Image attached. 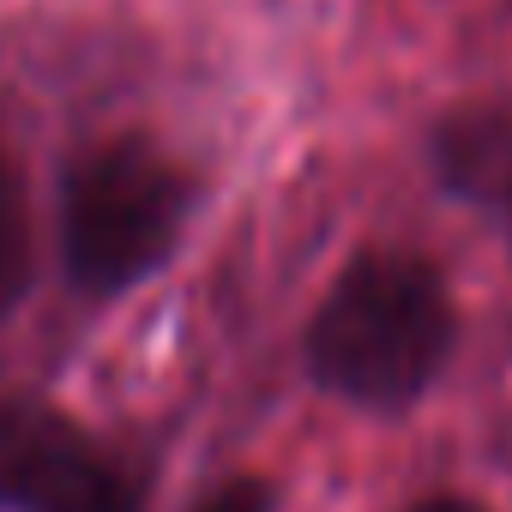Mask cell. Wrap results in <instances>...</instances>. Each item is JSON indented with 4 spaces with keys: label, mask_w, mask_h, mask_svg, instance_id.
<instances>
[{
    "label": "cell",
    "mask_w": 512,
    "mask_h": 512,
    "mask_svg": "<svg viewBox=\"0 0 512 512\" xmlns=\"http://www.w3.org/2000/svg\"><path fill=\"white\" fill-rule=\"evenodd\" d=\"M193 211V181L151 139L91 145L67 169L61 193V253L85 296H121L151 278Z\"/></svg>",
    "instance_id": "7a4b0ae2"
},
{
    "label": "cell",
    "mask_w": 512,
    "mask_h": 512,
    "mask_svg": "<svg viewBox=\"0 0 512 512\" xmlns=\"http://www.w3.org/2000/svg\"><path fill=\"white\" fill-rule=\"evenodd\" d=\"M0 506L7 512H139L121 458L49 404H0Z\"/></svg>",
    "instance_id": "3957f363"
},
{
    "label": "cell",
    "mask_w": 512,
    "mask_h": 512,
    "mask_svg": "<svg viewBox=\"0 0 512 512\" xmlns=\"http://www.w3.org/2000/svg\"><path fill=\"white\" fill-rule=\"evenodd\" d=\"M199 512H272V488L253 482V476H241V482H223Z\"/></svg>",
    "instance_id": "8992f818"
},
{
    "label": "cell",
    "mask_w": 512,
    "mask_h": 512,
    "mask_svg": "<svg viewBox=\"0 0 512 512\" xmlns=\"http://www.w3.org/2000/svg\"><path fill=\"white\" fill-rule=\"evenodd\" d=\"M434 181L512 235V109L506 103H458L434 121L428 139Z\"/></svg>",
    "instance_id": "277c9868"
},
{
    "label": "cell",
    "mask_w": 512,
    "mask_h": 512,
    "mask_svg": "<svg viewBox=\"0 0 512 512\" xmlns=\"http://www.w3.org/2000/svg\"><path fill=\"white\" fill-rule=\"evenodd\" d=\"M458 338V308L434 260L374 247L338 272L308 320V374L368 410H404L422 398Z\"/></svg>",
    "instance_id": "6da1fadb"
},
{
    "label": "cell",
    "mask_w": 512,
    "mask_h": 512,
    "mask_svg": "<svg viewBox=\"0 0 512 512\" xmlns=\"http://www.w3.org/2000/svg\"><path fill=\"white\" fill-rule=\"evenodd\" d=\"M410 512H482L476 500H458V494H440V500H422V506H410Z\"/></svg>",
    "instance_id": "52a82bcc"
},
{
    "label": "cell",
    "mask_w": 512,
    "mask_h": 512,
    "mask_svg": "<svg viewBox=\"0 0 512 512\" xmlns=\"http://www.w3.org/2000/svg\"><path fill=\"white\" fill-rule=\"evenodd\" d=\"M25 284H31V205L19 163L0 151V320L19 308Z\"/></svg>",
    "instance_id": "5b68a950"
}]
</instances>
